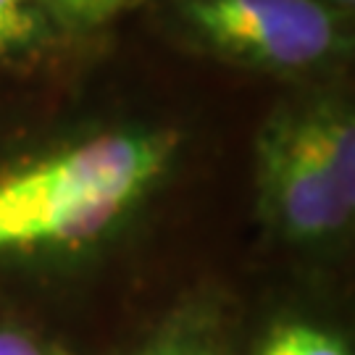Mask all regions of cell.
<instances>
[{
  "mask_svg": "<svg viewBox=\"0 0 355 355\" xmlns=\"http://www.w3.org/2000/svg\"><path fill=\"white\" fill-rule=\"evenodd\" d=\"M255 205L271 234L297 250H327L350 234L355 192L345 190L277 105L253 145Z\"/></svg>",
  "mask_w": 355,
  "mask_h": 355,
  "instance_id": "3957f363",
  "label": "cell"
},
{
  "mask_svg": "<svg viewBox=\"0 0 355 355\" xmlns=\"http://www.w3.org/2000/svg\"><path fill=\"white\" fill-rule=\"evenodd\" d=\"M171 19L195 51L261 74H316L353 51L350 16L321 0H174Z\"/></svg>",
  "mask_w": 355,
  "mask_h": 355,
  "instance_id": "7a4b0ae2",
  "label": "cell"
},
{
  "mask_svg": "<svg viewBox=\"0 0 355 355\" xmlns=\"http://www.w3.org/2000/svg\"><path fill=\"white\" fill-rule=\"evenodd\" d=\"M64 37L87 35L114 21L119 13L137 6L140 0H42Z\"/></svg>",
  "mask_w": 355,
  "mask_h": 355,
  "instance_id": "52a82bcc",
  "label": "cell"
},
{
  "mask_svg": "<svg viewBox=\"0 0 355 355\" xmlns=\"http://www.w3.org/2000/svg\"><path fill=\"white\" fill-rule=\"evenodd\" d=\"M64 40L42 0H0V66L24 64Z\"/></svg>",
  "mask_w": 355,
  "mask_h": 355,
  "instance_id": "5b68a950",
  "label": "cell"
},
{
  "mask_svg": "<svg viewBox=\"0 0 355 355\" xmlns=\"http://www.w3.org/2000/svg\"><path fill=\"white\" fill-rule=\"evenodd\" d=\"M321 3H327L329 8H334V11L345 13V16H353L355 0H321Z\"/></svg>",
  "mask_w": 355,
  "mask_h": 355,
  "instance_id": "9c48e42d",
  "label": "cell"
},
{
  "mask_svg": "<svg viewBox=\"0 0 355 355\" xmlns=\"http://www.w3.org/2000/svg\"><path fill=\"white\" fill-rule=\"evenodd\" d=\"M232 316L214 292H195L168 308L124 355H234Z\"/></svg>",
  "mask_w": 355,
  "mask_h": 355,
  "instance_id": "277c9868",
  "label": "cell"
},
{
  "mask_svg": "<svg viewBox=\"0 0 355 355\" xmlns=\"http://www.w3.org/2000/svg\"><path fill=\"white\" fill-rule=\"evenodd\" d=\"M253 355H353L345 334L311 316H279L258 337Z\"/></svg>",
  "mask_w": 355,
  "mask_h": 355,
  "instance_id": "8992f818",
  "label": "cell"
},
{
  "mask_svg": "<svg viewBox=\"0 0 355 355\" xmlns=\"http://www.w3.org/2000/svg\"><path fill=\"white\" fill-rule=\"evenodd\" d=\"M184 150L177 127H82L0 158V263L51 266L101 250L137 218Z\"/></svg>",
  "mask_w": 355,
  "mask_h": 355,
  "instance_id": "6da1fadb",
  "label": "cell"
},
{
  "mask_svg": "<svg viewBox=\"0 0 355 355\" xmlns=\"http://www.w3.org/2000/svg\"><path fill=\"white\" fill-rule=\"evenodd\" d=\"M0 355H69L58 343L11 318H0Z\"/></svg>",
  "mask_w": 355,
  "mask_h": 355,
  "instance_id": "ba28073f",
  "label": "cell"
}]
</instances>
